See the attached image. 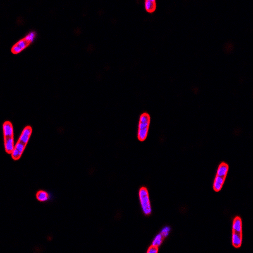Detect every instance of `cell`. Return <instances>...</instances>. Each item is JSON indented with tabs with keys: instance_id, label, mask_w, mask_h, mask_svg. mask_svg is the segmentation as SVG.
Wrapping results in <instances>:
<instances>
[{
	"instance_id": "obj_7",
	"label": "cell",
	"mask_w": 253,
	"mask_h": 253,
	"mask_svg": "<svg viewBox=\"0 0 253 253\" xmlns=\"http://www.w3.org/2000/svg\"><path fill=\"white\" fill-rule=\"evenodd\" d=\"M156 8V4L155 0H147L145 2V8L147 12L152 13L155 11Z\"/></svg>"
},
{
	"instance_id": "obj_5",
	"label": "cell",
	"mask_w": 253,
	"mask_h": 253,
	"mask_svg": "<svg viewBox=\"0 0 253 253\" xmlns=\"http://www.w3.org/2000/svg\"><path fill=\"white\" fill-rule=\"evenodd\" d=\"M225 180V178L219 177L216 175L213 183V189L216 192H219L220 191L221 189H222L223 185L224 184Z\"/></svg>"
},
{
	"instance_id": "obj_13",
	"label": "cell",
	"mask_w": 253,
	"mask_h": 253,
	"mask_svg": "<svg viewBox=\"0 0 253 253\" xmlns=\"http://www.w3.org/2000/svg\"><path fill=\"white\" fill-rule=\"evenodd\" d=\"M22 49L17 45V44H15V45H14L13 47H12V49H11V52H12V53H13V54H18V53H20V52L22 51Z\"/></svg>"
},
{
	"instance_id": "obj_9",
	"label": "cell",
	"mask_w": 253,
	"mask_h": 253,
	"mask_svg": "<svg viewBox=\"0 0 253 253\" xmlns=\"http://www.w3.org/2000/svg\"><path fill=\"white\" fill-rule=\"evenodd\" d=\"M163 239H164V237H163L162 235L160 233H158L155 237L153 242H152V245L159 247L161 245Z\"/></svg>"
},
{
	"instance_id": "obj_11",
	"label": "cell",
	"mask_w": 253,
	"mask_h": 253,
	"mask_svg": "<svg viewBox=\"0 0 253 253\" xmlns=\"http://www.w3.org/2000/svg\"><path fill=\"white\" fill-rule=\"evenodd\" d=\"M35 36H36L35 32H30L29 34L27 36H26V37L24 38V39L26 41H27L29 43H30L34 41V39Z\"/></svg>"
},
{
	"instance_id": "obj_14",
	"label": "cell",
	"mask_w": 253,
	"mask_h": 253,
	"mask_svg": "<svg viewBox=\"0 0 253 253\" xmlns=\"http://www.w3.org/2000/svg\"><path fill=\"white\" fill-rule=\"evenodd\" d=\"M158 252V247L151 245L147 251V253H157Z\"/></svg>"
},
{
	"instance_id": "obj_4",
	"label": "cell",
	"mask_w": 253,
	"mask_h": 253,
	"mask_svg": "<svg viewBox=\"0 0 253 253\" xmlns=\"http://www.w3.org/2000/svg\"><path fill=\"white\" fill-rule=\"evenodd\" d=\"M232 245L235 248H239L242 243V232L232 230Z\"/></svg>"
},
{
	"instance_id": "obj_3",
	"label": "cell",
	"mask_w": 253,
	"mask_h": 253,
	"mask_svg": "<svg viewBox=\"0 0 253 253\" xmlns=\"http://www.w3.org/2000/svg\"><path fill=\"white\" fill-rule=\"evenodd\" d=\"M139 197L141 209L146 215H149L152 212L151 202L148 191L146 187H141L139 191Z\"/></svg>"
},
{
	"instance_id": "obj_12",
	"label": "cell",
	"mask_w": 253,
	"mask_h": 253,
	"mask_svg": "<svg viewBox=\"0 0 253 253\" xmlns=\"http://www.w3.org/2000/svg\"><path fill=\"white\" fill-rule=\"evenodd\" d=\"M29 43L27 41H26L24 39L19 41L17 43H16V44H17L22 49H24L25 47H27V46L29 45Z\"/></svg>"
},
{
	"instance_id": "obj_1",
	"label": "cell",
	"mask_w": 253,
	"mask_h": 253,
	"mask_svg": "<svg viewBox=\"0 0 253 253\" xmlns=\"http://www.w3.org/2000/svg\"><path fill=\"white\" fill-rule=\"evenodd\" d=\"M5 149L8 154H11L15 149L13 139V129L11 123L5 122L3 125Z\"/></svg>"
},
{
	"instance_id": "obj_8",
	"label": "cell",
	"mask_w": 253,
	"mask_h": 253,
	"mask_svg": "<svg viewBox=\"0 0 253 253\" xmlns=\"http://www.w3.org/2000/svg\"><path fill=\"white\" fill-rule=\"evenodd\" d=\"M36 198L40 202H46L49 199V196L47 192L44 191H39L36 194Z\"/></svg>"
},
{
	"instance_id": "obj_2",
	"label": "cell",
	"mask_w": 253,
	"mask_h": 253,
	"mask_svg": "<svg viewBox=\"0 0 253 253\" xmlns=\"http://www.w3.org/2000/svg\"><path fill=\"white\" fill-rule=\"evenodd\" d=\"M149 124L150 116L149 114L144 113L141 115L139 122L138 138L140 141H144L147 138Z\"/></svg>"
},
{
	"instance_id": "obj_6",
	"label": "cell",
	"mask_w": 253,
	"mask_h": 253,
	"mask_svg": "<svg viewBox=\"0 0 253 253\" xmlns=\"http://www.w3.org/2000/svg\"><path fill=\"white\" fill-rule=\"evenodd\" d=\"M228 172V165L227 163L223 162L219 165L216 175L226 178Z\"/></svg>"
},
{
	"instance_id": "obj_10",
	"label": "cell",
	"mask_w": 253,
	"mask_h": 253,
	"mask_svg": "<svg viewBox=\"0 0 253 253\" xmlns=\"http://www.w3.org/2000/svg\"><path fill=\"white\" fill-rule=\"evenodd\" d=\"M170 230H171V228L169 226H166L161 229L160 233L162 235V236L164 238H166L167 236L169 235Z\"/></svg>"
}]
</instances>
